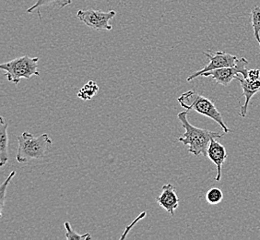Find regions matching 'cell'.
I'll use <instances>...</instances> for the list:
<instances>
[{"mask_svg": "<svg viewBox=\"0 0 260 240\" xmlns=\"http://www.w3.org/2000/svg\"><path fill=\"white\" fill-rule=\"evenodd\" d=\"M157 202L172 216H175V211L179 206V198L175 193V187L170 183L162 186L161 193L157 198Z\"/></svg>", "mask_w": 260, "mask_h": 240, "instance_id": "obj_8", "label": "cell"}, {"mask_svg": "<svg viewBox=\"0 0 260 240\" xmlns=\"http://www.w3.org/2000/svg\"><path fill=\"white\" fill-rule=\"evenodd\" d=\"M145 215H146V213H143V214H141V215H140V216H139V217H138V218H137V219H136V220L134 221V222H133V223H132V224H131V225H130L129 227H127V228H126V229H125V233H124V235H122V236H121V239H123V238H125V236H126V234H127V233H128V231L130 230V228H131V227H132V226H134V225H135L136 223H137V222H138V221L140 220V219H143V217H144V216H145Z\"/></svg>", "mask_w": 260, "mask_h": 240, "instance_id": "obj_19", "label": "cell"}, {"mask_svg": "<svg viewBox=\"0 0 260 240\" xmlns=\"http://www.w3.org/2000/svg\"><path fill=\"white\" fill-rule=\"evenodd\" d=\"M39 57H30L22 55L0 65V69L5 72L7 80L18 85L21 79L29 80L32 76H39L38 70Z\"/></svg>", "mask_w": 260, "mask_h": 240, "instance_id": "obj_4", "label": "cell"}, {"mask_svg": "<svg viewBox=\"0 0 260 240\" xmlns=\"http://www.w3.org/2000/svg\"><path fill=\"white\" fill-rule=\"evenodd\" d=\"M260 78V70L257 69L255 70H248V79L250 80H259Z\"/></svg>", "mask_w": 260, "mask_h": 240, "instance_id": "obj_18", "label": "cell"}, {"mask_svg": "<svg viewBox=\"0 0 260 240\" xmlns=\"http://www.w3.org/2000/svg\"><path fill=\"white\" fill-rule=\"evenodd\" d=\"M116 15L115 10H80L77 13L78 20L90 29L95 31H112L110 20Z\"/></svg>", "mask_w": 260, "mask_h": 240, "instance_id": "obj_5", "label": "cell"}, {"mask_svg": "<svg viewBox=\"0 0 260 240\" xmlns=\"http://www.w3.org/2000/svg\"><path fill=\"white\" fill-rule=\"evenodd\" d=\"M203 54L207 55V57L210 59V63L208 65H206L202 70H199L195 73L191 74L186 79L187 81H191L196 78L200 77L203 73L210 71V70H219V69L228 68V67H234V66L236 65L237 61L239 59L236 55L227 54V53L220 52V51H218V52L209 51V52H203Z\"/></svg>", "mask_w": 260, "mask_h": 240, "instance_id": "obj_7", "label": "cell"}, {"mask_svg": "<svg viewBox=\"0 0 260 240\" xmlns=\"http://www.w3.org/2000/svg\"><path fill=\"white\" fill-rule=\"evenodd\" d=\"M66 229V238L68 240H89L91 239V235L89 233H86L84 235H80L78 232H76L70 222H65L64 224Z\"/></svg>", "mask_w": 260, "mask_h": 240, "instance_id": "obj_15", "label": "cell"}, {"mask_svg": "<svg viewBox=\"0 0 260 240\" xmlns=\"http://www.w3.org/2000/svg\"><path fill=\"white\" fill-rule=\"evenodd\" d=\"M188 113L189 111L185 110L180 112L177 115V118L179 119L183 129L185 130V133L178 138V141L182 142L184 145L188 146V153L192 155L196 156L202 155L207 157L208 148L211 139H220L223 137L225 132L220 133L215 131H210L191 125L190 122L187 119Z\"/></svg>", "mask_w": 260, "mask_h": 240, "instance_id": "obj_1", "label": "cell"}, {"mask_svg": "<svg viewBox=\"0 0 260 240\" xmlns=\"http://www.w3.org/2000/svg\"><path fill=\"white\" fill-rule=\"evenodd\" d=\"M236 80L240 82L241 87H242V90H243L242 96H245V105L241 106L239 115L242 117H245L246 114H247V108H248V105H249L251 98L254 95H256L258 92H260V80H250L248 78L245 79L244 77H240V75L236 78Z\"/></svg>", "mask_w": 260, "mask_h": 240, "instance_id": "obj_10", "label": "cell"}, {"mask_svg": "<svg viewBox=\"0 0 260 240\" xmlns=\"http://www.w3.org/2000/svg\"><path fill=\"white\" fill-rule=\"evenodd\" d=\"M208 157L217 167V175L216 181H220L221 179V169L223 164L227 158V153L224 146L220 144L216 139H211L210 145L208 148Z\"/></svg>", "mask_w": 260, "mask_h": 240, "instance_id": "obj_9", "label": "cell"}, {"mask_svg": "<svg viewBox=\"0 0 260 240\" xmlns=\"http://www.w3.org/2000/svg\"><path fill=\"white\" fill-rule=\"evenodd\" d=\"M72 3V0H37L36 3L32 7L27 10L28 13H31L34 11H37L39 17L40 15V8L43 7H55L56 9H64L67 6L70 5Z\"/></svg>", "mask_w": 260, "mask_h": 240, "instance_id": "obj_12", "label": "cell"}, {"mask_svg": "<svg viewBox=\"0 0 260 240\" xmlns=\"http://www.w3.org/2000/svg\"><path fill=\"white\" fill-rule=\"evenodd\" d=\"M9 124L6 122L4 116H0V166L3 167L9 161Z\"/></svg>", "mask_w": 260, "mask_h": 240, "instance_id": "obj_11", "label": "cell"}, {"mask_svg": "<svg viewBox=\"0 0 260 240\" xmlns=\"http://www.w3.org/2000/svg\"><path fill=\"white\" fill-rule=\"evenodd\" d=\"M17 139L19 141L17 161L20 164L43 159L53 143L50 137L46 133L35 137L25 131L18 136Z\"/></svg>", "mask_w": 260, "mask_h": 240, "instance_id": "obj_2", "label": "cell"}, {"mask_svg": "<svg viewBox=\"0 0 260 240\" xmlns=\"http://www.w3.org/2000/svg\"><path fill=\"white\" fill-rule=\"evenodd\" d=\"M259 45H260V44H259Z\"/></svg>", "mask_w": 260, "mask_h": 240, "instance_id": "obj_20", "label": "cell"}, {"mask_svg": "<svg viewBox=\"0 0 260 240\" xmlns=\"http://www.w3.org/2000/svg\"><path fill=\"white\" fill-rule=\"evenodd\" d=\"M251 22L254 30V35L256 41L260 44V8L255 6L251 11Z\"/></svg>", "mask_w": 260, "mask_h": 240, "instance_id": "obj_14", "label": "cell"}, {"mask_svg": "<svg viewBox=\"0 0 260 240\" xmlns=\"http://www.w3.org/2000/svg\"><path fill=\"white\" fill-rule=\"evenodd\" d=\"M16 174H17L16 171H12L10 175L8 176V178L0 186V217H2V215H3L2 214H3V209L5 205L6 191L8 189V186L10 185V181L15 176Z\"/></svg>", "mask_w": 260, "mask_h": 240, "instance_id": "obj_17", "label": "cell"}, {"mask_svg": "<svg viewBox=\"0 0 260 240\" xmlns=\"http://www.w3.org/2000/svg\"><path fill=\"white\" fill-rule=\"evenodd\" d=\"M99 92V86L93 80H90L78 93V97L81 100H91Z\"/></svg>", "mask_w": 260, "mask_h": 240, "instance_id": "obj_13", "label": "cell"}, {"mask_svg": "<svg viewBox=\"0 0 260 240\" xmlns=\"http://www.w3.org/2000/svg\"><path fill=\"white\" fill-rule=\"evenodd\" d=\"M179 105L185 110H194L200 115H205L214 120L223 130V132H230L229 128L226 126L220 112L212 101L203 95L197 94L195 91H187L178 97Z\"/></svg>", "mask_w": 260, "mask_h": 240, "instance_id": "obj_3", "label": "cell"}, {"mask_svg": "<svg viewBox=\"0 0 260 240\" xmlns=\"http://www.w3.org/2000/svg\"><path fill=\"white\" fill-rule=\"evenodd\" d=\"M249 64L248 60L245 57H241L237 61L236 65L234 67L222 68L219 70H210L203 73V77H210L215 80L218 84L227 86L231 81L236 79L239 75H242L245 79L248 78V70H246V66Z\"/></svg>", "mask_w": 260, "mask_h": 240, "instance_id": "obj_6", "label": "cell"}, {"mask_svg": "<svg viewBox=\"0 0 260 240\" xmlns=\"http://www.w3.org/2000/svg\"><path fill=\"white\" fill-rule=\"evenodd\" d=\"M222 199H223V193L219 188H211L206 194L207 202L212 205L219 204Z\"/></svg>", "mask_w": 260, "mask_h": 240, "instance_id": "obj_16", "label": "cell"}]
</instances>
